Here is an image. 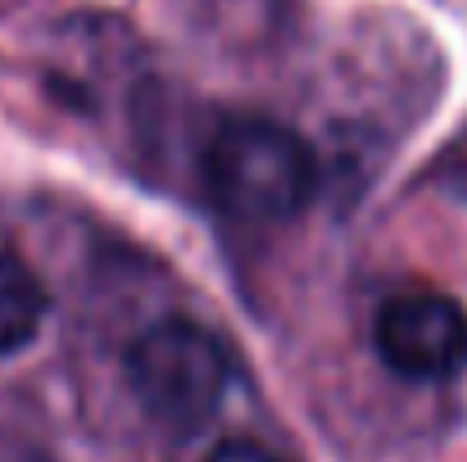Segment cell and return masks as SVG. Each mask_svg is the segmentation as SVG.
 Returning a JSON list of instances; mask_svg holds the SVG:
<instances>
[{
  "mask_svg": "<svg viewBox=\"0 0 467 462\" xmlns=\"http://www.w3.org/2000/svg\"><path fill=\"white\" fill-rule=\"evenodd\" d=\"M204 186L232 218L291 222L317 190V159L300 132L273 118H232L204 150Z\"/></svg>",
  "mask_w": 467,
  "mask_h": 462,
  "instance_id": "6da1fadb",
  "label": "cell"
},
{
  "mask_svg": "<svg viewBox=\"0 0 467 462\" xmlns=\"http://www.w3.org/2000/svg\"><path fill=\"white\" fill-rule=\"evenodd\" d=\"M227 381L232 363L223 340L191 317H163L128 349V385L146 417L168 431L204 426L223 408Z\"/></svg>",
  "mask_w": 467,
  "mask_h": 462,
  "instance_id": "7a4b0ae2",
  "label": "cell"
},
{
  "mask_svg": "<svg viewBox=\"0 0 467 462\" xmlns=\"http://www.w3.org/2000/svg\"><path fill=\"white\" fill-rule=\"evenodd\" d=\"M377 358L404 381H445L467 363V313L441 291L386 300L372 326Z\"/></svg>",
  "mask_w": 467,
  "mask_h": 462,
  "instance_id": "3957f363",
  "label": "cell"
},
{
  "mask_svg": "<svg viewBox=\"0 0 467 462\" xmlns=\"http://www.w3.org/2000/svg\"><path fill=\"white\" fill-rule=\"evenodd\" d=\"M50 313L46 282L9 250H0V358L18 354L41 335V322Z\"/></svg>",
  "mask_w": 467,
  "mask_h": 462,
  "instance_id": "277c9868",
  "label": "cell"
},
{
  "mask_svg": "<svg viewBox=\"0 0 467 462\" xmlns=\"http://www.w3.org/2000/svg\"><path fill=\"white\" fill-rule=\"evenodd\" d=\"M204 462H282L273 449L254 445V440H223Z\"/></svg>",
  "mask_w": 467,
  "mask_h": 462,
  "instance_id": "5b68a950",
  "label": "cell"
}]
</instances>
